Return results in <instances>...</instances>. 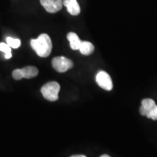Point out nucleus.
Listing matches in <instances>:
<instances>
[{"label":"nucleus","mask_w":157,"mask_h":157,"mask_svg":"<svg viewBox=\"0 0 157 157\" xmlns=\"http://www.w3.org/2000/svg\"><path fill=\"white\" fill-rule=\"evenodd\" d=\"M13 77L15 80H20L23 78L22 75H21V69H15L13 72Z\"/></svg>","instance_id":"4468645a"},{"label":"nucleus","mask_w":157,"mask_h":157,"mask_svg":"<svg viewBox=\"0 0 157 157\" xmlns=\"http://www.w3.org/2000/svg\"><path fill=\"white\" fill-rule=\"evenodd\" d=\"M7 44L11 48L17 49L21 46V40L18 39H14L12 37H7Z\"/></svg>","instance_id":"9b49d317"},{"label":"nucleus","mask_w":157,"mask_h":157,"mask_svg":"<svg viewBox=\"0 0 157 157\" xmlns=\"http://www.w3.org/2000/svg\"><path fill=\"white\" fill-rule=\"evenodd\" d=\"M78 50L80 51V52L82 55L90 56L95 50V47H94V45L91 42H87V41H84V42H82L81 44H80Z\"/></svg>","instance_id":"9d476101"},{"label":"nucleus","mask_w":157,"mask_h":157,"mask_svg":"<svg viewBox=\"0 0 157 157\" xmlns=\"http://www.w3.org/2000/svg\"><path fill=\"white\" fill-rule=\"evenodd\" d=\"M41 5L50 13H56L62 9L63 0H40Z\"/></svg>","instance_id":"39448f33"},{"label":"nucleus","mask_w":157,"mask_h":157,"mask_svg":"<svg viewBox=\"0 0 157 157\" xmlns=\"http://www.w3.org/2000/svg\"><path fill=\"white\" fill-rule=\"evenodd\" d=\"M71 157H87L84 155H74V156H71Z\"/></svg>","instance_id":"dca6fc26"},{"label":"nucleus","mask_w":157,"mask_h":157,"mask_svg":"<svg viewBox=\"0 0 157 157\" xmlns=\"http://www.w3.org/2000/svg\"><path fill=\"white\" fill-rule=\"evenodd\" d=\"M5 58L6 59H10L12 58V52H8V53H5Z\"/></svg>","instance_id":"2eb2a0df"},{"label":"nucleus","mask_w":157,"mask_h":157,"mask_svg":"<svg viewBox=\"0 0 157 157\" xmlns=\"http://www.w3.org/2000/svg\"><path fill=\"white\" fill-rule=\"evenodd\" d=\"M146 117L148 119H151L153 120H157V105H154L150 111H148Z\"/></svg>","instance_id":"f8f14e48"},{"label":"nucleus","mask_w":157,"mask_h":157,"mask_svg":"<svg viewBox=\"0 0 157 157\" xmlns=\"http://www.w3.org/2000/svg\"><path fill=\"white\" fill-rule=\"evenodd\" d=\"M63 4L67 8L68 13H70L71 15L76 16L79 15L81 9L76 0H63Z\"/></svg>","instance_id":"423d86ee"},{"label":"nucleus","mask_w":157,"mask_h":157,"mask_svg":"<svg viewBox=\"0 0 157 157\" xmlns=\"http://www.w3.org/2000/svg\"><path fill=\"white\" fill-rule=\"evenodd\" d=\"M155 105H156V103H155L154 100L150 99V98L143 99L142 102H141V106L140 108V114L146 117L148 111H150Z\"/></svg>","instance_id":"0eeeda50"},{"label":"nucleus","mask_w":157,"mask_h":157,"mask_svg":"<svg viewBox=\"0 0 157 157\" xmlns=\"http://www.w3.org/2000/svg\"><path fill=\"white\" fill-rule=\"evenodd\" d=\"M67 39L69 41L70 47L72 50H77L79 49L80 44H81L82 41L78 38V35L76 33L70 32L67 35Z\"/></svg>","instance_id":"1a4fd4ad"},{"label":"nucleus","mask_w":157,"mask_h":157,"mask_svg":"<svg viewBox=\"0 0 157 157\" xmlns=\"http://www.w3.org/2000/svg\"><path fill=\"white\" fill-rule=\"evenodd\" d=\"M0 51L5 52V53L12 52L10 47L7 43H4V42L0 43Z\"/></svg>","instance_id":"ddd939ff"},{"label":"nucleus","mask_w":157,"mask_h":157,"mask_svg":"<svg viewBox=\"0 0 157 157\" xmlns=\"http://www.w3.org/2000/svg\"><path fill=\"white\" fill-rule=\"evenodd\" d=\"M101 157H111V156H109V155H107V154H103V155H102Z\"/></svg>","instance_id":"f3484780"},{"label":"nucleus","mask_w":157,"mask_h":157,"mask_svg":"<svg viewBox=\"0 0 157 157\" xmlns=\"http://www.w3.org/2000/svg\"><path fill=\"white\" fill-rule=\"evenodd\" d=\"M21 75L23 78H31L36 76L39 74L38 68L35 66H26V67L21 69Z\"/></svg>","instance_id":"6e6552de"},{"label":"nucleus","mask_w":157,"mask_h":157,"mask_svg":"<svg viewBox=\"0 0 157 157\" xmlns=\"http://www.w3.org/2000/svg\"><path fill=\"white\" fill-rule=\"evenodd\" d=\"M52 67L56 71L60 73H64L68 70L73 68L74 63L70 59L64 56L56 57L52 59Z\"/></svg>","instance_id":"7ed1b4c3"},{"label":"nucleus","mask_w":157,"mask_h":157,"mask_svg":"<svg viewBox=\"0 0 157 157\" xmlns=\"http://www.w3.org/2000/svg\"><path fill=\"white\" fill-rule=\"evenodd\" d=\"M60 89V84L58 82H50L43 85L41 89V92L45 99L50 101H56L58 99V93Z\"/></svg>","instance_id":"f03ea898"},{"label":"nucleus","mask_w":157,"mask_h":157,"mask_svg":"<svg viewBox=\"0 0 157 157\" xmlns=\"http://www.w3.org/2000/svg\"><path fill=\"white\" fill-rule=\"evenodd\" d=\"M31 46L39 57L47 58L52 52V43L48 34H42L36 39H31Z\"/></svg>","instance_id":"f257e3e1"},{"label":"nucleus","mask_w":157,"mask_h":157,"mask_svg":"<svg viewBox=\"0 0 157 157\" xmlns=\"http://www.w3.org/2000/svg\"><path fill=\"white\" fill-rule=\"evenodd\" d=\"M95 80L99 87L102 89L111 91L113 88V82L111 76L107 72L101 71L97 74L95 77Z\"/></svg>","instance_id":"20e7f679"}]
</instances>
